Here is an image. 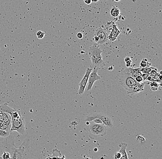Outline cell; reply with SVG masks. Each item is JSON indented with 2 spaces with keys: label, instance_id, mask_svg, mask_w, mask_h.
<instances>
[{
  "label": "cell",
  "instance_id": "cell-9",
  "mask_svg": "<svg viewBox=\"0 0 162 159\" xmlns=\"http://www.w3.org/2000/svg\"><path fill=\"white\" fill-rule=\"evenodd\" d=\"M98 70V68H94V69L93 71H92L90 73L89 75V76L88 77V85L87 87V91H88L91 89L94 84L96 81L101 79L100 76L98 75L97 74Z\"/></svg>",
  "mask_w": 162,
  "mask_h": 159
},
{
  "label": "cell",
  "instance_id": "cell-11",
  "mask_svg": "<svg viewBox=\"0 0 162 159\" xmlns=\"http://www.w3.org/2000/svg\"><path fill=\"white\" fill-rule=\"evenodd\" d=\"M145 82H141V83H137V84L134 86L130 92L129 94H138L139 93L141 92L144 90Z\"/></svg>",
  "mask_w": 162,
  "mask_h": 159
},
{
  "label": "cell",
  "instance_id": "cell-25",
  "mask_svg": "<svg viewBox=\"0 0 162 159\" xmlns=\"http://www.w3.org/2000/svg\"><path fill=\"white\" fill-rule=\"evenodd\" d=\"M121 157H122L121 154L119 151L116 152L115 154L114 155V159H121Z\"/></svg>",
  "mask_w": 162,
  "mask_h": 159
},
{
  "label": "cell",
  "instance_id": "cell-8",
  "mask_svg": "<svg viewBox=\"0 0 162 159\" xmlns=\"http://www.w3.org/2000/svg\"><path fill=\"white\" fill-rule=\"evenodd\" d=\"M92 69L91 68H88L84 76H83V78L81 80V81L79 83V88L78 90V94L80 95H81L83 94L84 92L85 89L86 87L87 83L88 82V77L90 73L91 72Z\"/></svg>",
  "mask_w": 162,
  "mask_h": 159
},
{
  "label": "cell",
  "instance_id": "cell-20",
  "mask_svg": "<svg viewBox=\"0 0 162 159\" xmlns=\"http://www.w3.org/2000/svg\"><path fill=\"white\" fill-rule=\"evenodd\" d=\"M10 135L9 131H7L0 129V138H7Z\"/></svg>",
  "mask_w": 162,
  "mask_h": 159
},
{
  "label": "cell",
  "instance_id": "cell-18",
  "mask_svg": "<svg viewBox=\"0 0 162 159\" xmlns=\"http://www.w3.org/2000/svg\"><path fill=\"white\" fill-rule=\"evenodd\" d=\"M140 65L141 68H145V67H148L151 66V64L149 63L146 59H144L141 60Z\"/></svg>",
  "mask_w": 162,
  "mask_h": 159
},
{
  "label": "cell",
  "instance_id": "cell-6",
  "mask_svg": "<svg viewBox=\"0 0 162 159\" xmlns=\"http://www.w3.org/2000/svg\"><path fill=\"white\" fill-rule=\"evenodd\" d=\"M11 127L10 131H17L18 133L22 135H25V119L23 116L18 119H11Z\"/></svg>",
  "mask_w": 162,
  "mask_h": 159
},
{
  "label": "cell",
  "instance_id": "cell-23",
  "mask_svg": "<svg viewBox=\"0 0 162 159\" xmlns=\"http://www.w3.org/2000/svg\"><path fill=\"white\" fill-rule=\"evenodd\" d=\"M146 80H147L149 81H151V82H154V81L156 82V79L155 78V76H152L150 75H149V76H148L147 78L146 79Z\"/></svg>",
  "mask_w": 162,
  "mask_h": 159
},
{
  "label": "cell",
  "instance_id": "cell-2",
  "mask_svg": "<svg viewBox=\"0 0 162 159\" xmlns=\"http://www.w3.org/2000/svg\"><path fill=\"white\" fill-rule=\"evenodd\" d=\"M88 52L94 68H99L104 64V61L101 56L102 51L98 44L90 46Z\"/></svg>",
  "mask_w": 162,
  "mask_h": 159
},
{
  "label": "cell",
  "instance_id": "cell-5",
  "mask_svg": "<svg viewBox=\"0 0 162 159\" xmlns=\"http://www.w3.org/2000/svg\"><path fill=\"white\" fill-rule=\"evenodd\" d=\"M95 119H99L103 122V124L110 128H113V121L111 118L108 115L104 114L95 113L90 114L87 115L85 118V121L91 122Z\"/></svg>",
  "mask_w": 162,
  "mask_h": 159
},
{
  "label": "cell",
  "instance_id": "cell-24",
  "mask_svg": "<svg viewBox=\"0 0 162 159\" xmlns=\"http://www.w3.org/2000/svg\"><path fill=\"white\" fill-rule=\"evenodd\" d=\"M135 80L138 83H141V82H143V81H144L141 76H136L135 78Z\"/></svg>",
  "mask_w": 162,
  "mask_h": 159
},
{
  "label": "cell",
  "instance_id": "cell-22",
  "mask_svg": "<svg viewBox=\"0 0 162 159\" xmlns=\"http://www.w3.org/2000/svg\"><path fill=\"white\" fill-rule=\"evenodd\" d=\"M36 36L39 39H42V38H44L45 35V33L44 32L42 31H38L36 33Z\"/></svg>",
  "mask_w": 162,
  "mask_h": 159
},
{
  "label": "cell",
  "instance_id": "cell-26",
  "mask_svg": "<svg viewBox=\"0 0 162 159\" xmlns=\"http://www.w3.org/2000/svg\"><path fill=\"white\" fill-rule=\"evenodd\" d=\"M93 121H94V123H97V124H103V122L101 121V120H100L99 119H94Z\"/></svg>",
  "mask_w": 162,
  "mask_h": 159
},
{
  "label": "cell",
  "instance_id": "cell-29",
  "mask_svg": "<svg viewBox=\"0 0 162 159\" xmlns=\"http://www.w3.org/2000/svg\"><path fill=\"white\" fill-rule=\"evenodd\" d=\"M125 63H126V66L127 67V68H129V67H130L131 64H132V61H131V60H130Z\"/></svg>",
  "mask_w": 162,
  "mask_h": 159
},
{
  "label": "cell",
  "instance_id": "cell-21",
  "mask_svg": "<svg viewBox=\"0 0 162 159\" xmlns=\"http://www.w3.org/2000/svg\"><path fill=\"white\" fill-rule=\"evenodd\" d=\"M2 156H1V159H11V155L10 153L7 151H1Z\"/></svg>",
  "mask_w": 162,
  "mask_h": 159
},
{
  "label": "cell",
  "instance_id": "cell-14",
  "mask_svg": "<svg viewBox=\"0 0 162 159\" xmlns=\"http://www.w3.org/2000/svg\"><path fill=\"white\" fill-rule=\"evenodd\" d=\"M140 68H128L126 69L128 72L130 73L131 76L133 77L134 79L138 76H141L142 73L140 71Z\"/></svg>",
  "mask_w": 162,
  "mask_h": 159
},
{
  "label": "cell",
  "instance_id": "cell-28",
  "mask_svg": "<svg viewBox=\"0 0 162 159\" xmlns=\"http://www.w3.org/2000/svg\"><path fill=\"white\" fill-rule=\"evenodd\" d=\"M149 76V74H142L141 76L142 77L143 80H146V79Z\"/></svg>",
  "mask_w": 162,
  "mask_h": 159
},
{
  "label": "cell",
  "instance_id": "cell-3",
  "mask_svg": "<svg viewBox=\"0 0 162 159\" xmlns=\"http://www.w3.org/2000/svg\"><path fill=\"white\" fill-rule=\"evenodd\" d=\"M84 129L88 131L91 138L94 139L95 138L103 137L106 134V126L104 124H100L94 123L89 124Z\"/></svg>",
  "mask_w": 162,
  "mask_h": 159
},
{
  "label": "cell",
  "instance_id": "cell-33",
  "mask_svg": "<svg viewBox=\"0 0 162 159\" xmlns=\"http://www.w3.org/2000/svg\"><path fill=\"white\" fill-rule=\"evenodd\" d=\"M131 60L130 58V57H129V56H127V57H126L125 58V59H124V61H125V62H127V61H129V60Z\"/></svg>",
  "mask_w": 162,
  "mask_h": 159
},
{
  "label": "cell",
  "instance_id": "cell-7",
  "mask_svg": "<svg viewBox=\"0 0 162 159\" xmlns=\"http://www.w3.org/2000/svg\"><path fill=\"white\" fill-rule=\"evenodd\" d=\"M11 118L8 114L0 111V129L7 131H10Z\"/></svg>",
  "mask_w": 162,
  "mask_h": 159
},
{
  "label": "cell",
  "instance_id": "cell-36",
  "mask_svg": "<svg viewBox=\"0 0 162 159\" xmlns=\"http://www.w3.org/2000/svg\"><path fill=\"white\" fill-rule=\"evenodd\" d=\"M0 159H1V157L0 156Z\"/></svg>",
  "mask_w": 162,
  "mask_h": 159
},
{
  "label": "cell",
  "instance_id": "cell-30",
  "mask_svg": "<svg viewBox=\"0 0 162 159\" xmlns=\"http://www.w3.org/2000/svg\"><path fill=\"white\" fill-rule=\"evenodd\" d=\"M93 41H94V42H96V43L97 44V43L99 41V37H98V36H97L95 35V37H94L93 38Z\"/></svg>",
  "mask_w": 162,
  "mask_h": 159
},
{
  "label": "cell",
  "instance_id": "cell-15",
  "mask_svg": "<svg viewBox=\"0 0 162 159\" xmlns=\"http://www.w3.org/2000/svg\"><path fill=\"white\" fill-rule=\"evenodd\" d=\"M152 70H157V68L153 67H145V68H140V71L141 72V73L143 74H149L150 72Z\"/></svg>",
  "mask_w": 162,
  "mask_h": 159
},
{
  "label": "cell",
  "instance_id": "cell-4",
  "mask_svg": "<svg viewBox=\"0 0 162 159\" xmlns=\"http://www.w3.org/2000/svg\"><path fill=\"white\" fill-rule=\"evenodd\" d=\"M119 82L121 86L125 90L127 91L128 94L131 91L132 88L137 83L135 79L131 76L126 69H124L119 79Z\"/></svg>",
  "mask_w": 162,
  "mask_h": 159
},
{
  "label": "cell",
  "instance_id": "cell-16",
  "mask_svg": "<svg viewBox=\"0 0 162 159\" xmlns=\"http://www.w3.org/2000/svg\"><path fill=\"white\" fill-rule=\"evenodd\" d=\"M10 115L11 119H15V120L18 119L22 116L20 112L18 111H16V110H15L13 113H12Z\"/></svg>",
  "mask_w": 162,
  "mask_h": 159
},
{
  "label": "cell",
  "instance_id": "cell-10",
  "mask_svg": "<svg viewBox=\"0 0 162 159\" xmlns=\"http://www.w3.org/2000/svg\"><path fill=\"white\" fill-rule=\"evenodd\" d=\"M95 35L99 37V41L98 44H102L107 42L108 40L107 34L103 30H98L95 32Z\"/></svg>",
  "mask_w": 162,
  "mask_h": 159
},
{
  "label": "cell",
  "instance_id": "cell-17",
  "mask_svg": "<svg viewBox=\"0 0 162 159\" xmlns=\"http://www.w3.org/2000/svg\"><path fill=\"white\" fill-rule=\"evenodd\" d=\"M120 14V10L117 7L113 8L111 11V15L113 17H117Z\"/></svg>",
  "mask_w": 162,
  "mask_h": 159
},
{
  "label": "cell",
  "instance_id": "cell-35",
  "mask_svg": "<svg viewBox=\"0 0 162 159\" xmlns=\"http://www.w3.org/2000/svg\"><path fill=\"white\" fill-rule=\"evenodd\" d=\"M115 1H116V2H118V1H119L120 0H114Z\"/></svg>",
  "mask_w": 162,
  "mask_h": 159
},
{
  "label": "cell",
  "instance_id": "cell-27",
  "mask_svg": "<svg viewBox=\"0 0 162 159\" xmlns=\"http://www.w3.org/2000/svg\"><path fill=\"white\" fill-rule=\"evenodd\" d=\"M157 70H152V71L150 72L149 75H152V76H156V75H157Z\"/></svg>",
  "mask_w": 162,
  "mask_h": 159
},
{
  "label": "cell",
  "instance_id": "cell-13",
  "mask_svg": "<svg viewBox=\"0 0 162 159\" xmlns=\"http://www.w3.org/2000/svg\"><path fill=\"white\" fill-rule=\"evenodd\" d=\"M14 111V109L9 107L7 103L0 105V111L1 112L7 113L10 115Z\"/></svg>",
  "mask_w": 162,
  "mask_h": 159
},
{
  "label": "cell",
  "instance_id": "cell-32",
  "mask_svg": "<svg viewBox=\"0 0 162 159\" xmlns=\"http://www.w3.org/2000/svg\"><path fill=\"white\" fill-rule=\"evenodd\" d=\"M84 0L85 3L88 4V5L91 3L92 1V0Z\"/></svg>",
  "mask_w": 162,
  "mask_h": 159
},
{
  "label": "cell",
  "instance_id": "cell-19",
  "mask_svg": "<svg viewBox=\"0 0 162 159\" xmlns=\"http://www.w3.org/2000/svg\"><path fill=\"white\" fill-rule=\"evenodd\" d=\"M159 85V83L154 81L152 82L150 84V88L153 91H156L158 90Z\"/></svg>",
  "mask_w": 162,
  "mask_h": 159
},
{
  "label": "cell",
  "instance_id": "cell-31",
  "mask_svg": "<svg viewBox=\"0 0 162 159\" xmlns=\"http://www.w3.org/2000/svg\"><path fill=\"white\" fill-rule=\"evenodd\" d=\"M77 35L78 38H79V39H81V38L83 37V35H82V34L81 33V32L78 33Z\"/></svg>",
  "mask_w": 162,
  "mask_h": 159
},
{
  "label": "cell",
  "instance_id": "cell-12",
  "mask_svg": "<svg viewBox=\"0 0 162 159\" xmlns=\"http://www.w3.org/2000/svg\"><path fill=\"white\" fill-rule=\"evenodd\" d=\"M120 149L119 151L121 154V159H129L126 152V148L127 144L125 143H121L119 144Z\"/></svg>",
  "mask_w": 162,
  "mask_h": 159
},
{
  "label": "cell",
  "instance_id": "cell-34",
  "mask_svg": "<svg viewBox=\"0 0 162 159\" xmlns=\"http://www.w3.org/2000/svg\"><path fill=\"white\" fill-rule=\"evenodd\" d=\"M162 70H161L160 71V72L159 73V74L160 75H162Z\"/></svg>",
  "mask_w": 162,
  "mask_h": 159
},
{
  "label": "cell",
  "instance_id": "cell-1",
  "mask_svg": "<svg viewBox=\"0 0 162 159\" xmlns=\"http://www.w3.org/2000/svg\"><path fill=\"white\" fill-rule=\"evenodd\" d=\"M30 140L24 139L18 147L15 144L14 137L10 135L2 143L1 151H7L10 153L11 159H33L31 151Z\"/></svg>",
  "mask_w": 162,
  "mask_h": 159
}]
</instances>
